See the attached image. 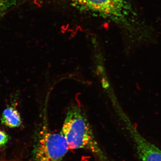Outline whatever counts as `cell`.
Listing matches in <instances>:
<instances>
[{
  "instance_id": "obj_7",
  "label": "cell",
  "mask_w": 161,
  "mask_h": 161,
  "mask_svg": "<svg viewBox=\"0 0 161 161\" xmlns=\"http://www.w3.org/2000/svg\"><path fill=\"white\" fill-rule=\"evenodd\" d=\"M10 0H0V12L3 11L9 4Z\"/></svg>"
},
{
  "instance_id": "obj_5",
  "label": "cell",
  "mask_w": 161,
  "mask_h": 161,
  "mask_svg": "<svg viewBox=\"0 0 161 161\" xmlns=\"http://www.w3.org/2000/svg\"><path fill=\"white\" fill-rule=\"evenodd\" d=\"M1 120L3 125L11 128L19 127L22 122L20 113L15 107L11 106L4 109Z\"/></svg>"
},
{
  "instance_id": "obj_3",
  "label": "cell",
  "mask_w": 161,
  "mask_h": 161,
  "mask_svg": "<svg viewBox=\"0 0 161 161\" xmlns=\"http://www.w3.org/2000/svg\"><path fill=\"white\" fill-rule=\"evenodd\" d=\"M69 150L61 133L51 132L43 127L34 150V161H63Z\"/></svg>"
},
{
  "instance_id": "obj_2",
  "label": "cell",
  "mask_w": 161,
  "mask_h": 161,
  "mask_svg": "<svg viewBox=\"0 0 161 161\" xmlns=\"http://www.w3.org/2000/svg\"><path fill=\"white\" fill-rule=\"evenodd\" d=\"M80 10L107 19L118 25L129 26L131 6L125 0H65Z\"/></svg>"
},
{
  "instance_id": "obj_1",
  "label": "cell",
  "mask_w": 161,
  "mask_h": 161,
  "mask_svg": "<svg viewBox=\"0 0 161 161\" xmlns=\"http://www.w3.org/2000/svg\"><path fill=\"white\" fill-rule=\"evenodd\" d=\"M60 133L69 150H88L101 161H108L95 139L89 122L80 107L75 105L69 108Z\"/></svg>"
},
{
  "instance_id": "obj_6",
  "label": "cell",
  "mask_w": 161,
  "mask_h": 161,
  "mask_svg": "<svg viewBox=\"0 0 161 161\" xmlns=\"http://www.w3.org/2000/svg\"><path fill=\"white\" fill-rule=\"evenodd\" d=\"M9 136L4 131L0 130V147L5 146L8 142Z\"/></svg>"
},
{
  "instance_id": "obj_4",
  "label": "cell",
  "mask_w": 161,
  "mask_h": 161,
  "mask_svg": "<svg viewBox=\"0 0 161 161\" xmlns=\"http://www.w3.org/2000/svg\"><path fill=\"white\" fill-rule=\"evenodd\" d=\"M140 161H161V150L142 136L136 130L131 131Z\"/></svg>"
}]
</instances>
